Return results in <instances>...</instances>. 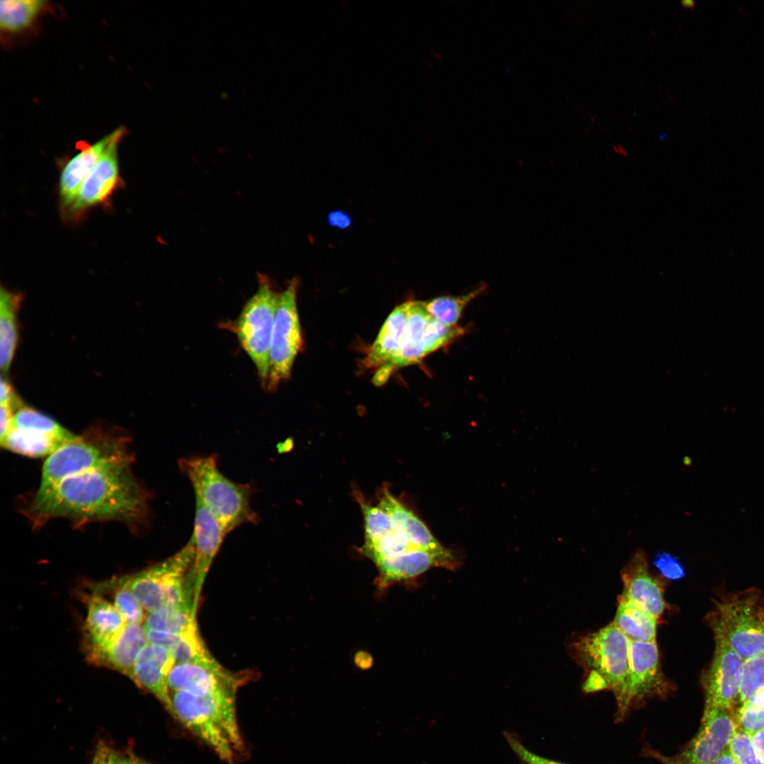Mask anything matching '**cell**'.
<instances>
[{
	"label": "cell",
	"mask_w": 764,
	"mask_h": 764,
	"mask_svg": "<svg viewBox=\"0 0 764 764\" xmlns=\"http://www.w3.org/2000/svg\"><path fill=\"white\" fill-rule=\"evenodd\" d=\"M764 693V652L743 661L738 698L739 705Z\"/></svg>",
	"instance_id": "obj_30"
},
{
	"label": "cell",
	"mask_w": 764,
	"mask_h": 764,
	"mask_svg": "<svg viewBox=\"0 0 764 764\" xmlns=\"http://www.w3.org/2000/svg\"><path fill=\"white\" fill-rule=\"evenodd\" d=\"M115 136L95 166L86 177L71 204L61 215L68 223L78 222L91 209L107 206L124 182L120 172L118 145L126 133L124 127L115 129Z\"/></svg>",
	"instance_id": "obj_11"
},
{
	"label": "cell",
	"mask_w": 764,
	"mask_h": 764,
	"mask_svg": "<svg viewBox=\"0 0 764 764\" xmlns=\"http://www.w3.org/2000/svg\"><path fill=\"white\" fill-rule=\"evenodd\" d=\"M178 465L191 482L196 500L216 517L226 533L242 524L259 521L250 505L251 487L223 475L216 456L181 458Z\"/></svg>",
	"instance_id": "obj_4"
},
{
	"label": "cell",
	"mask_w": 764,
	"mask_h": 764,
	"mask_svg": "<svg viewBox=\"0 0 764 764\" xmlns=\"http://www.w3.org/2000/svg\"><path fill=\"white\" fill-rule=\"evenodd\" d=\"M22 295L1 287L0 289V366L6 373L11 366L18 342L17 311Z\"/></svg>",
	"instance_id": "obj_25"
},
{
	"label": "cell",
	"mask_w": 764,
	"mask_h": 764,
	"mask_svg": "<svg viewBox=\"0 0 764 764\" xmlns=\"http://www.w3.org/2000/svg\"><path fill=\"white\" fill-rule=\"evenodd\" d=\"M736 724L751 736L764 728V693L739 705Z\"/></svg>",
	"instance_id": "obj_34"
},
{
	"label": "cell",
	"mask_w": 764,
	"mask_h": 764,
	"mask_svg": "<svg viewBox=\"0 0 764 764\" xmlns=\"http://www.w3.org/2000/svg\"><path fill=\"white\" fill-rule=\"evenodd\" d=\"M730 710L705 706L696 736L666 764H713L727 748L736 729Z\"/></svg>",
	"instance_id": "obj_12"
},
{
	"label": "cell",
	"mask_w": 764,
	"mask_h": 764,
	"mask_svg": "<svg viewBox=\"0 0 764 764\" xmlns=\"http://www.w3.org/2000/svg\"><path fill=\"white\" fill-rule=\"evenodd\" d=\"M727 748L739 764H763L753 748L751 736L737 727Z\"/></svg>",
	"instance_id": "obj_35"
},
{
	"label": "cell",
	"mask_w": 764,
	"mask_h": 764,
	"mask_svg": "<svg viewBox=\"0 0 764 764\" xmlns=\"http://www.w3.org/2000/svg\"><path fill=\"white\" fill-rule=\"evenodd\" d=\"M572 649L579 663L606 681L615 696L618 714H625L630 709L628 639L611 623L580 637Z\"/></svg>",
	"instance_id": "obj_7"
},
{
	"label": "cell",
	"mask_w": 764,
	"mask_h": 764,
	"mask_svg": "<svg viewBox=\"0 0 764 764\" xmlns=\"http://www.w3.org/2000/svg\"><path fill=\"white\" fill-rule=\"evenodd\" d=\"M125 625L115 606L98 594L90 597L85 630L91 659L100 662Z\"/></svg>",
	"instance_id": "obj_20"
},
{
	"label": "cell",
	"mask_w": 764,
	"mask_h": 764,
	"mask_svg": "<svg viewBox=\"0 0 764 764\" xmlns=\"http://www.w3.org/2000/svg\"><path fill=\"white\" fill-rule=\"evenodd\" d=\"M170 650L175 664L209 662L216 660L207 649L197 626L183 634Z\"/></svg>",
	"instance_id": "obj_31"
},
{
	"label": "cell",
	"mask_w": 764,
	"mask_h": 764,
	"mask_svg": "<svg viewBox=\"0 0 764 764\" xmlns=\"http://www.w3.org/2000/svg\"><path fill=\"white\" fill-rule=\"evenodd\" d=\"M114 606L126 624L141 625L145 620L144 609L130 589L126 578L120 581L115 590Z\"/></svg>",
	"instance_id": "obj_33"
},
{
	"label": "cell",
	"mask_w": 764,
	"mask_h": 764,
	"mask_svg": "<svg viewBox=\"0 0 764 764\" xmlns=\"http://www.w3.org/2000/svg\"><path fill=\"white\" fill-rule=\"evenodd\" d=\"M708 622L714 637L723 639L743 661L764 652V600L758 589L722 598Z\"/></svg>",
	"instance_id": "obj_5"
},
{
	"label": "cell",
	"mask_w": 764,
	"mask_h": 764,
	"mask_svg": "<svg viewBox=\"0 0 764 764\" xmlns=\"http://www.w3.org/2000/svg\"><path fill=\"white\" fill-rule=\"evenodd\" d=\"M431 318L424 301H409L408 318L400 349L390 364L377 370L374 378L376 384L384 383L393 370L418 362L427 356L424 339Z\"/></svg>",
	"instance_id": "obj_21"
},
{
	"label": "cell",
	"mask_w": 764,
	"mask_h": 764,
	"mask_svg": "<svg viewBox=\"0 0 764 764\" xmlns=\"http://www.w3.org/2000/svg\"><path fill=\"white\" fill-rule=\"evenodd\" d=\"M243 678L228 671L216 660L175 664L168 676L170 691L205 693L224 689L237 690Z\"/></svg>",
	"instance_id": "obj_17"
},
{
	"label": "cell",
	"mask_w": 764,
	"mask_h": 764,
	"mask_svg": "<svg viewBox=\"0 0 764 764\" xmlns=\"http://www.w3.org/2000/svg\"><path fill=\"white\" fill-rule=\"evenodd\" d=\"M144 626L146 629L182 635L197 626L196 613L190 603L163 608L149 613Z\"/></svg>",
	"instance_id": "obj_28"
},
{
	"label": "cell",
	"mask_w": 764,
	"mask_h": 764,
	"mask_svg": "<svg viewBox=\"0 0 764 764\" xmlns=\"http://www.w3.org/2000/svg\"><path fill=\"white\" fill-rule=\"evenodd\" d=\"M129 439L119 433L91 429L48 456L35 495L47 492L63 480L98 469L132 464Z\"/></svg>",
	"instance_id": "obj_3"
},
{
	"label": "cell",
	"mask_w": 764,
	"mask_h": 764,
	"mask_svg": "<svg viewBox=\"0 0 764 764\" xmlns=\"http://www.w3.org/2000/svg\"><path fill=\"white\" fill-rule=\"evenodd\" d=\"M681 4L683 6H689V7L694 6V1H682Z\"/></svg>",
	"instance_id": "obj_46"
},
{
	"label": "cell",
	"mask_w": 764,
	"mask_h": 764,
	"mask_svg": "<svg viewBox=\"0 0 764 764\" xmlns=\"http://www.w3.org/2000/svg\"><path fill=\"white\" fill-rule=\"evenodd\" d=\"M195 552L192 536L172 556L126 578L130 589L145 610L151 613L187 603L193 606L189 576Z\"/></svg>",
	"instance_id": "obj_6"
},
{
	"label": "cell",
	"mask_w": 764,
	"mask_h": 764,
	"mask_svg": "<svg viewBox=\"0 0 764 764\" xmlns=\"http://www.w3.org/2000/svg\"><path fill=\"white\" fill-rule=\"evenodd\" d=\"M16 407L11 404L1 405L0 443L6 438L12 427Z\"/></svg>",
	"instance_id": "obj_40"
},
{
	"label": "cell",
	"mask_w": 764,
	"mask_h": 764,
	"mask_svg": "<svg viewBox=\"0 0 764 764\" xmlns=\"http://www.w3.org/2000/svg\"><path fill=\"white\" fill-rule=\"evenodd\" d=\"M115 133V129L93 144L79 142V152L62 165L59 179L60 212L74 201L83 181L111 143Z\"/></svg>",
	"instance_id": "obj_22"
},
{
	"label": "cell",
	"mask_w": 764,
	"mask_h": 764,
	"mask_svg": "<svg viewBox=\"0 0 764 764\" xmlns=\"http://www.w3.org/2000/svg\"><path fill=\"white\" fill-rule=\"evenodd\" d=\"M504 737L521 764H565L538 755L528 749L514 732L505 731Z\"/></svg>",
	"instance_id": "obj_36"
},
{
	"label": "cell",
	"mask_w": 764,
	"mask_h": 764,
	"mask_svg": "<svg viewBox=\"0 0 764 764\" xmlns=\"http://www.w3.org/2000/svg\"><path fill=\"white\" fill-rule=\"evenodd\" d=\"M613 149H614L615 151L617 154H620L622 156H627V154L626 151L623 148V146L621 145H617V146L614 145Z\"/></svg>",
	"instance_id": "obj_44"
},
{
	"label": "cell",
	"mask_w": 764,
	"mask_h": 764,
	"mask_svg": "<svg viewBox=\"0 0 764 764\" xmlns=\"http://www.w3.org/2000/svg\"><path fill=\"white\" fill-rule=\"evenodd\" d=\"M612 624L630 642H655L656 619L621 596Z\"/></svg>",
	"instance_id": "obj_27"
},
{
	"label": "cell",
	"mask_w": 764,
	"mask_h": 764,
	"mask_svg": "<svg viewBox=\"0 0 764 764\" xmlns=\"http://www.w3.org/2000/svg\"><path fill=\"white\" fill-rule=\"evenodd\" d=\"M255 293L247 301L232 330L253 361L262 386L269 371V350L279 294L270 279L259 274Z\"/></svg>",
	"instance_id": "obj_8"
},
{
	"label": "cell",
	"mask_w": 764,
	"mask_h": 764,
	"mask_svg": "<svg viewBox=\"0 0 764 764\" xmlns=\"http://www.w3.org/2000/svg\"><path fill=\"white\" fill-rule=\"evenodd\" d=\"M43 0H6L0 1V28L9 35L21 34L33 28L47 11Z\"/></svg>",
	"instance_id": "obj_26"
},
{
	"label": "cell",
	"mask_w": 764,
	"mask_h": 764,
	"mask_svg": "<svg viewBox=\"0 0 764 764\" xmlns=\"http://www.w3.org/2000/svg\"><path fill=\"white\" fill-rule=\"evenodd\" d=\"M226 534L216 517L196 500L192 533L195 552L189 577L193 594V610L196 614L207 574Z\"/></svg>",
	"instance_id": "obj_16"
},
{
	"label": "cell",
	"mask_w": 764,
	"mask_h": 764,
	"mask_svg": "<svg viewBox=\"0 0 764 764\" xmlns=\"http://www.w3.org/2000/svg\"><path fill=\"white\" fill-rule=\"evenodd\" d=\"M48 416L27 406L18 409L1 447L30 458H47L76 437Z\"/></svg>",
	"instance_id": "obj_10"
},
{
	"label": "cell",
	"mask_w": 764,
	"mask_h": 764,
	"mask_svg": "<svg viewBox=\"0 0 764 764\" xmlns=\"http://www.w3.org/2000/svg\"><path fill=\"white\" fill-rule=\"evenodd\" d=\"M299 282L291 279L279 294L269 350V371L265 388L277 389L287 379L302 343L296 296Z\"/></svg>",
	"instance_id": "obj_9"
},
{
	"label": "cell",
	"mask_w": 764,
	"mask_h": 764,
	"mask_svg": "<svg viewBox=\"0 0 764 764\" xmlns=\"http://www.w3.org/2000/svg\"><path fill=\"white\" fill-rule=\"evenodd\" d=\"M355 497L363 514L365 532L364 545L374 544L393 529L392 521L388 514L378 504L373 506L368 503L359 492H355Z\"/></svg>",
	"instance_id": "obj_32"
},
{
	"label": "cell",
	"mask_w": 764,
	"mask_h": 764,
	"mask_svg": "<svg viewBox=\"0 0 764 764\" xmlns=\"http://www.w3.org/2000/svg\"><path fill=\"white\" fill-rule=\"evenodd\" d=\"M378 505L389 516L393 530L407 542L436 555L445 562L447 569H454L458 566L452 552L444 548L424 523L386 487L379 492Z\"/></svg>",
	"instance_id": "obj_14"
},
{
	"label": "cell",
	"mask_w": 764,
	"mask_h": 764,
	"mask_svg": "<svg viewBox=\"0 0 764 764\" xmlns=\"http://www.w3.org/2000/svg\"><path fill=\"white\" fill-rule=\"evenodd\" d=\"M0 403L11 404L18 410L23 406L22 402L16 395L12 385L3 375L1 376Z\"/></svg>",
	"instance_id": "obj_39"
},
{
	"label": "cell",
	"mask_w": 764,
	"mask_h": 764,
	"mask_svg": "<svg viewBox=\"0 0 764 764\" xmlns=\"http://www.w3.org/2000/svg\"><path fill=\"white\" fill-rule=\"evenodd\" d=\"M174 664L169 649L148 643L137 659L131 678L151 693L172 715L168 676Z\"/></svg>",
	"instance_id": "obj_19"
},
{
	"label": "cell",
	"mask_w": 764,
	"mask_h": 764,
	"mask_svg": "<svg viewBox=\"0 0 764 764\" xmlns=\"http://www.w3.org/2000/svg\"><path fill=\"white\" fill-rule=\"evenodd\" d=\"M131 464H121L69 477L42 495H35L28 509L34 526L54 518L78 525L118 521L131 527L148 515V494L137 481Z\"/></svg>",
	"instance_id": "obj_1"
},
{
	"label": "cell",
	"mask_w": 764,
	"mask_h": 764,
	"mask_svg": "<svg viewBox=\"0 0 764 764\" xmlns=\"http://www.w3.org/2000/svg\"><path fill=\"white\" fill-rule=\"evenodd\" d=\"M127 764H147L136 758H127Z\"/></svg>",
	"instance_id": "obj_45"
},
{
	"label": "cell",
	"mask_w": 764,
	"mask_h": 764,
	"mask_svg": "<svg viewBox=\"0 0 764 764\" xmlns=\"http://www.w3.org/2000/svg\"><path fill=\"white\" fill-rule=\"evenodd\" d=\"M236 690L170 693L173 716L227 764H233L244 749L236 711Z\"/></svg>",
	"instance_id": "obj_2"
},
{
	"label": "cell",
	"mask_w": 764,
	"mask_h": 764,
	"mask_svg": "<svg viewBox=\"0 0 764 764\" xmlns=\"http://www.w3.org/2000/svg\"><path fill=\"white\" fill-rule=\"evenodd\" d=\"M653 562L662 575L669 579H679L685 575L682 564L676 557L668 552H658Z\"/></svg>",
	"instance_id": "obj_37"
},
{
	"label": "cell",
	"mask_w": 764,
	"mask_h": 764,
	"mask_svg": "<svg viewBox=\"0 0 764 764\" xmlns=\"http://www.w3.org/2000/svg\"><path fill=\"white\" fill-rule=\"evenodd\" d=\"M127 758H122L112 747L104 742L97 746L91 764H127Z\"/></svg>",
	"instance_id": "obj_38"
},
{
	"label": "cell",
	"mask_w": 764,
	"mask_h": 764,
	"mask_svg": "<svg viewBox=\"0 0 764 764\" xmlns=\"http://www.w3.org/2000/svg\"><path fill=\"white\" fill-rule=\"evenodd\" d=\"M486 285L480 284L470 292L458 296H439L425 302L431 316L438 321L449 326L456 325L465 307L480 295Z\"/></svg>",
	"instance_id": "obj_29"
},
{
	"label": "cell",
	"mask_w": 764,
	"mask_h": 764,
	"mask_svg": "<svg viewBox=\"0 0 764 764\" xmlns=\"http://www.w3.org/2000/svg\"><path fill=\"white\" fill-rule=\"evenodd\" d=\"M713 764H739L727 748Z\"/></svg>",
	"instance_id": "obj_43"
},
{
	"label": "cell",
	"mask_w": 764,
	"mask_h": 764,
	"mask_svg": "<svg viewBox=\"0 0 764 764\" xmlns=\"http://www.w3.org/2000/svg\"><path fill=\"white\" fill-rule=\"evenodd\" d=\"M409 301L395 308L386 318L366 359L369 367L381 369L395 357L405 330Z\"/></svg>",
	"instance_id": "obj_23"
},
{
	"label": "cell",
	"mask_w": 764,
	"mask_h": 764,
	"mask_svg": "<svg viewBox=\"0 0 764 764\" xmlns=\"http://www.w3.org/2000/svg\"><path fill=\"white\" fill-rule=\"evenodd\" d=\"M622 580V598L656 619L661 615L666 606L663 589L649 574L647 556L642 550H636L623 568Z\"/></svg>",
	"instance_id": "obj_18"
},
{
	"label": "cell",
	"mask_w": 764,
	"mask_h": 764,
	"mask_svg": "<svg viewBox=\"0 0 764 764\" xmlns=\"http://www.w3.org/2000/svg\"><path fill=\"white\" fill-rule=\"evenodd\" d=\"M629 661L630 708L647 698L668 692L670 685L660 668L656 642H630Z\"/></svg>",
	"instance_id": "obj_15"
},
{
	"label": "cell",
	"mask_w": 764,
	"mask_h": 764,
	"mask_svg": "<svg viewBox=\"0 0 764 764\" xmlns=\"http://www.w3.org/2000/svg\"><path fill=\"white\" fill-rule=\"evenodd\" d=\"M148 643L144 626L126 624L100 662L132 678L137 659Z\"/></svg>",
	"instance_id": "obj_24"
},
{
	"label": "cell",
	"mask_w": 764,
	"mask_h": 764,
	"mask_svg": "<svg viewBox=\"0 0 764 764\" xmlns=\"http://www.w3.org/2000/svg\"><path fill=\"white\" fill-rule=\"evenodd\" d=\"M714 639L712 661L703 677L705 706L731 710L738 701L743 660L723 639Z\"/></svg>",
	"instance_id": "obj_13"
},
{
	"label": "cell",
	"mask_w": 764,
	"mask_h": 764,
	"mask_svg": "<svg viewBox=\"0 0 764 764\" xmlns=\"http://www.w3.org/2000/svg\"><path fill=\"white\" fill-rule=\"evenodd\" d=\"M328 224L330 226L339 229H346L351 225V217L345 212L335 210L328 215Z\"/></svg>",
	"instance_id": "obj_41"
},
{
	"label": "cell",
	"mask_w": 764,
	"mask_h": 764,
	"mask_svg": "<svg viewBox=\"0 0 764 764\" xmlns=\"http://www.w3.org/2000/svg\"><path fill=\"white\" fill-rule=\"evenodd\" d=\"M751 741L756 755L764 764V728L751 735Z\"/></svg>",
	"instance_id": "obj_42"
}]
</instances>
